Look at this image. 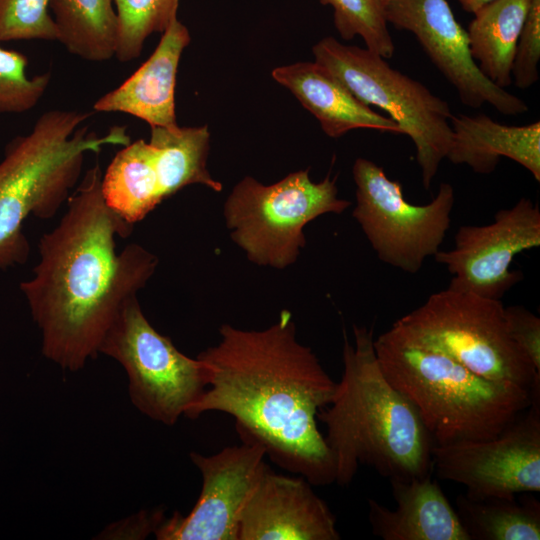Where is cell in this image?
<instances>
[{"mask_svg":"<svg viewBox=\"0 0 540 540\" xmlns=\"http://www.w3.org/2000/svg\"><path fill=\"white\" fill-rule=\"evenodd\" d=\"M219 335L216 345L197 356L207 387L184 416L226 413L235 419L241 440L260 444L282 469L313 486L335 483L334 460L317 415L330 403L336 382L298 341L292 314L283 310L263 330L223 324Z\"/></svg>","mask_w":540,"mask_h":540,"instance_id":"cell-1","label":"cell"},{"mask_svg":"<svg viewBox=\"0 0 540 540\" xmlns=\"http://www.w3.org/2000/svg\"><path fill=\"white\" fill-rule=\"evenodd\" d=\"M102 175L98 161L85 172L58 225L39 240L33 277L20 283L41 332L42 354L69 371L98 356L120 309L158 265L137 243L116 251V238L128 237L133 225L105 202Z\"/></svg>","mask_w":540,"mask_h":540,"instance_id":"cell-2","label":"cell"},{"mask_svg":"<svg viewBox=\"0 0 540 540\" xmlns=\"http://www.w3.org/2000/svg\"><path fill=\"white\" fill-rule=\"evenodd\" d=\"M344 335L343 372L330 403L317 419L335 464V483L346 486L360 466L383 477L409 480L433 473V440L414 405L383 374L373 328Z\"/></svg>","mask_w":540,"mask_h":540,"instance_id":"cell-3","label":"cell"},{"mask_svg":"<svg viewBox=\"0 0 540 540\" xmlns=\"http://www.w3.org/2000/svg\"><path fill=\"white\" fill-rule=\"evenodd\" d=\"M373 345L383 374L414 405L434 445L494 437L531 404L532 391L484 378L391 328Z\"/></svg>","mask_w":540,"mask_h":540,"instance_id":"cell-4","label":"cell"},{"mask_svg":"<svg viewBox=\"0 0 540 540\" xmlns=\"http://www.w3.org/2000/svg\"><path fill=\"white\" fill-rule=\"evenodd\" d=\"M90 116L75 110L47 111L28 134L6 146L0 162V270L28 260L25 220L57 214L78 183L86 153L131 142L124 126L111 127L103 136L80 127Z\"/></svg>","mask_w":540,"mask_h":540,"instance_id":"cell-5","label":"cell"},{"mask_svg":"<svg viewBox=\"0 0 540 540\" xmlns=\"http://www.w3.org/2000/svg\"><path fill=\"white\" fill-rule=\"evenodd\" d=\"M391 329L484 378L530 391L540 386V372L508 333L501 300L445 289L431 294Z\"/></svg>","mask_w":540,"mask_h":540,"instance_id":"cell-6","label":"cell"},{"mask_svg":"<svg viewBox=\"0 0 540 540\" xmlns=\"http://www.w3.org/2000/svg\"><path fill=\"white\" fill-rule=\"evenodd\" d=\"M315 62L331 72L361 102L384 110L416 150L423 187L428 190L452 141L449 104L421 82L392 68L367 48L327 36L313 48Z\"/></svg>","mask_w":540,"mask_h":540,"instance_id":"cell-7","label":"cell"},{"mask_svg":"<svg viewBox=\"0 0 540 540\" xmlns=\"http://www.w3.org/2000/svg\"><path fill=\"white\" fill-rule=\"evenodd\" d=\"M349 206L338 197L330 175L313 182L308 170H300L271 185L244 177L229 194L223 213L232 240L252 263L281 270L296 262L309 222L327 213L341 214Z\"/></svg>","mask_w":540,"mask_h":540,"instance_id":"cell-8","label":"cell"},{"mask_svg":"<svg viewBox=\"0 0 540 540\" xmlns=\"http://www.w3.org/2000/svg\"><path fill=\"white\" fill-rule=\"evenodd\" d=\"M99 353L119 362L128 377L132 404L148 418L173 426L207 387L199 358L179 351L130 297L106 332Z\"/></svg>","mask_w":540,"mask_h":540,"instance_id":"cell-9","label":"cell"},{"mask_svg":"<svg viewBox=\"0 0 540 540\" xmlns=\"http://www.w3.org/2000/svg\"><path fill=\"white\" fill-rule=\"evenodd\" d=\"M356 206L352 216L378 258L407 273H417L425 260L439 250L451 224L454 189L441 183L425 205L408 202L402 185L382 167L357 158L352 168Z\"/></svg>","mask_w":540,"mask_h":540,"instance_id":"cell-10","label":"cell"},{"mask_svg":"<svg viewBox=\"0 0 540 540\" xmlns=\"http://www.w3.org/2000/svg\"><path fill=\"white\" fill-rule=\"evenodd\" d=\"M438 478L462 484L472 499L540 491V387L529 407L498 435L432 448Z\"/></svg>","mask_w":540,"mask_h":540,"instance_id":"cell-11","label":"cell"},{"mask_svg":"<svg viewBox=\"0 0 540 540\" xmlns=\"http://www.w3.org/2000/svg\"><path fill=\"white\" fill-rule=\"evenodd\" d=\"M540 246V209L530 198L495 213L487 225L461 226L454 247L438 251L436 262L452 275L447 289L481 297L501 298L523 278L511 270L514 257Z\"/></svg>","mask_w":540,"mask_h":540,"instance_id":"cell-12","label":"cell"},{"mask_svg":"<svg viewBox=\"0 0 540 540\" xmlns=\"http://www.w3.org/2000/svg\"><path fill=\"white\" fill-rule=\"evenodd\" d=\"M189 456L202 476L199 497L187 515L174 512L153 534L158 540H238L242 512L269 467L264 448L242 441L212 455Z\"/></svg>","mask_w":540,"mask_h":540,"instance_id":"cell-13","label":"cell"},{"mask_svg":"<svg viewBox=\"0 0 540 540\" xmlns=\"http://www.w3.org/2000/svg\"><path fill=\"white\" fill-rule=\"evenodd\" d=\"M384 11L388 24L415 36L464 105L477 109L489 104L508 116L528 111L521 98L481 73L470 54L467 31L447 0H384Z\"/></svg>","mask_w":540,"mask_h":540,"instance_id":"cell-14","label":"cell"},{"mask_svg":"<svg viewBox=\"0 0 540 540\" xmlns=\"http://www.w3.org/2000/svg\"><path fill=\"white\" fill-rule=\"evenodd\" d=\"M312 486L268 467L242 512L238 540H339L336 518Z\"/></svg>","mask_w":540,"mask_h":540,"instance_id":"cell-15","label":"cell"},{"mask_svg":"<svg viewBox=\"0 0 540 540\" xmlns=\"http://www.w3.org/2000/svg\"><path fill=\"white\" fill-rule=\"evenodd\" d=\"M151 56L120 86L101 96L96 112H121L151 126H177L175 86L179 61L190 34L177 15L172 18Z\"/></svg>","mask_w":540,"mask_h":540,"instance_id":"cell-16","label":"cell"},{"mask_svg":"<svg viewBox=\"0 0 540 540\" xmlns=\"http://www.w3.org/2000/svg\"><path fill=\"white\" fill-rule=\"evenodd\" d=\"M389 482L395 509L367 500L375 536L383 540H470L455 508L431 475Z\"/></svg>","mask_w":540,"mask_h":540,"instance_id":"cell-17","label":"cell"},{"mask_svg":"<svg viewBox=\"0 0 540 540\" xmlns=\"http://www.w3.org/2000/svg\"><path fill=\"white\" fill-rule=\"evenodd\" d=\"M271 75L315 116L329 137L339 138L359 128L401 134L395 121L373 111L315 61L280 66Z\"/></svg>","mask_w":540,"mask_h":540,"instance_id":"cell-18","label":"cell"},{"mask_svg":"<svg viewBox=\"0 0 540 540\" xmlns=\"http://www.w3.org/2000/svg\"><path fill=\"white\" fill-rule=\"evenodd\" d=\"M452 141L446 159L477 174H491L501 157L509 158L540 181V122L505 125L484 113L452 115Z\"/></svg>","mask_w":540,"mask_h":540,"instance_id":"cell-19","label":"cell"},{"mask_svg":"<svg viewBox=\"0 0 540 540\" xmlns=\"http://www.w3.org/2000/svg\"><path fill=\"white\" fill-rule=\"evenodd\" d=\"M150 128L151 165L162 201L192 184L207 186L215 192L222 190V184L207 169L210 146L207 125Z\"/></svg>","mask_w":540,"mask_h":540,"instance_id":"cell-20","label":"cell"},{"mask_svg":"<svg viewBox=\"0 0 540 540\" xmlns=\"http://www.w3.org/2000/svg\"><path fill=\"white\" fill-rule=\"evenodd\" d=\"M529 5L530 0H494L473 14L466 30L479 70L503 89L512 84L516 46Z\"/></svg>","mask_w":540,"mask_h":540,"instance_id":"cell-21","label":"cell"},{"mask_svg":"<svg viewBox=\"0 0 540 540\" xmlns=\"http://www.w3.org/2000/svg\"><path fill=\"white\" fill-rule=\"evenodd\" d=\"M533 492L510 497H456V512L470 540H539L540 502Z\"/></svg>","mask_w":540,"mask_h":540,"instance_id":"cell-22","label":"cell"},{"mask_svg":"<svg viewBox=\"0 0 540 540\" xmlns=\"http://www.w3.org/2000/svg\"><path fill=\"white\" fill-rule=\"evenodd\" d=\"M113 0H51L57 40L84 60L102 62L115 55L118 16Z\"/></svg>","mask_w":540,"mask_h":540,"instance_id":"cell-23","label":"cell"},{"mask_svg":"<svg viewBox=\"0 0 540 540\" xmlns=\"http://www.w3.org/2000/svg\"><path fill=\"white\" fill-rule=\"evenodd\" d=\"M118 16L115 57L129 62L139 57L145 40L163 32L177 15L179 0H113Z\"/></svg>","mask_w":540,"mask_h":540,"instance_id":"cell-24","label":"cell"},{"mask_svg":"<svg viewBox=\"0 0 540 540\" xmlns=\"http://www.w3.org/2000/svg\"><path fill=\"white\" fill-rule=\"evenodd\" d=\"M333 8L334 25L344 40L360 36L366 48L390 59L395 52L385 18L384 0H319Z\"/></svg>","mask_w":540,"mask_h":540,"instance_id":"cell-25","label":"cell"},{"mask_svg":"<svg viewBox=\"0 0 540 540\" xmlns=\"http://www.w3.org/2000/svg\"><path fill=\"white\" fill-rule=\"evenodd\" d=\"M27 65L24 54L0 47V115L27 112L43 97L51 75L29 77Z\"/></svg>","mask_w":540,"mask_h":540,"instance_id":"cell-26","label":"cell"},{"mask_svg":"<svg viewBox=\"0 0 540 540\" xmlns=\"http://www.w3.org/2000/svg\"><path fill=\"white\" fill-rule=\"evenodd\" d=\"M51 0H0V43L15 40H57L49 13Z\"/></svg>","mask_w":540,"mask_h":540,"instance_id":"cell-27","label":"cell"},{"mask_svg":"<svg viewBox=\"0 0 540 540\" xmlns=\"http://www.w3.org/2000/svg\"><path fill=\"white\" fill-rule=\"evenodd\" d=\"M539 61L540 0H530L512 66V81L518 88L527 89L538 81Z\"/></svg>","mask_w":540,"mask_h":540,"instance_id":"cell-28","label":"cell"},{"mask_svg":"<svg viewBox=\"0 0 540 540\" xmlns=\"http://www.w3.org/2000/svg\"><path fill=\"white\" fill-rule=\"evenodd\" d=\"M508 333L540 372V318L523 306L504 307Z\"/></svg>","mask_w":540,"mask_h":540,"instance_id":"cell-29","label":"cell"},{"mask_svg":"<svg viewBox=\"0 0 540 540\" xmlns=\"http://www.w3.org/2000/svg\"><path fill=\"white\" fill-rule=\"evenodd\" d=\"M461 5L462 9L470 14H474L481 7L494 0H457Z\"/></svg>","mask_w":540,"mask_h":540,"instance_id":"cell-30","label":"cell"}]
</instances>
